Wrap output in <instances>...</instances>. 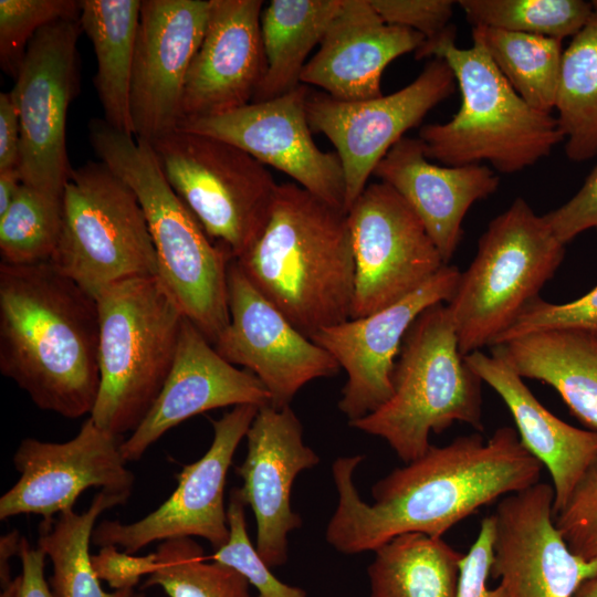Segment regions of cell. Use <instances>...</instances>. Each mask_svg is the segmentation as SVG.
<instances>
[{
	"label": "cell",
	"instance_id": "obj_1",
	"mask_svg": "<svg viewBox=\"0 0 597 597\" xmlns=\"http://www.w3.org/2000/svg\"><path fill=\"white\" fill-rule=\"evenodd\" d=\"M363 455L341 457L332 465L338 493L326 542L343 554L374 552L406 533L442 537L452 526L505 495L540 482L543 464L512 427L484 441L480 432L429 449L396 468L362 500L353 475Z\"/></svg>",
	"mask_w": 597,
	"mask_h": 597
},
{
	"label": "cell",
	"instance_id": "obj_2",
	"mask_svg": "<svg viewBox=\"0 0 597 597\" xmlns=\"http://www.w3.org/2000/svg\"><path fill=\"white\" fill-rule=\"evenodd\" d=\"M0 371L42 410L91 413L100 389L95 297L50 262H0Z\"/></svg>",
	"mask_w": 597,
	"mask_h": 597
},
{
	"label": "cell",
	"instance_id": "obj_3",
	"mask_svg": "<svg viewBox=\"0 0 597 597\" xmlns=\"http://www.w3.org/2000/svg\"><path fill=\"white\" fill-rule=\"evenodd\" d=\"M235 261L307 337L350 318L355 260L347 212L297 184L279 185L262 234Z\"/></svg>",
	"mask_w": 597,
	"mask_h": 597
},
{
	"label": "cell",
	"instance_id": "obj_4",
	"mask_svg": "<svg viewBox=\"0 0 597 597\" xmlns=\"http://www.w3.org/2000/svg\"><path fill=\"white\" fill-rule=\"evenodd\" d=\"M91 145L136 195L155 247L158 277L184 315L213 345L230 323L228 266L216 244L167 181L149 143L109 126L88 124Z\"/></svg>",
	"mask_w": 597,
	"mask_h": 597
},
{
	"label": "cell",
	"instance_id": "obj_5",
	"mask_svg": "<svg viewBox=\"0 0 597 597\" xmlns=\"http://www.w3.org/2000/svg\"><path fill=\"white\" fill-rule=\"evenodd\" d=\"M415 56L444 60L462 98L449 122L420 128L428 159L451 167L488 161L499 172L515 174L564 140L557 118L526 104L481 48L455 45L454 27L423 42Z\"/></svg>",
	"mask_w": 597,
	"mask_h": 597
},
{
	"label": "cell",
	"instance_id": "obj_6",
	"mask_svg": "<svg viewBox=\"0 0 597 597\" xmlns=\"http://www.w3.org/2000/svg\"><path fill=\"white\" fill-rule=\"evenodd\" d=\"M95 300L100 389L90 418L123 436L138 428L163 389L186 316L158 275L114 283Z\"/></svg>",
	"mask_w": 597,
	"mask_h": 597
},
{
	"label": "cell",
	"instance_id": "obj_7",
	"mask_svg": "<svg viewBox=\"0 0 597 597\" xmlns=\"http://www.w3.org/2000/svg\"><path fill=\"white\" fill-rule=\"evenodd\" d=\"M392 394L350 427L384 439L409 463L431 446V432L454 422L482 431L481 378L461 354L444 303L425 310L406 333L391 376Z\"/></svg>",
	"mask_w": 597,
	"mask_h": 597
},
{
	"label": "cell",
	"instance_id": "obj_8",
	"mask_svg": "<svg viewBox=\"0 0 597 597\" xmlns=\"http://www.w3.org/2000/svg\"><path fill=\"white\" fill-rule=\"evenodd\" d=\"M564 255L565 244L523 198L496 216L447 303L461 354L491 346L538 296Z\"/></svg>",
	"mask_w": 597,
	"mask_h": 597
},
{
	"label": "cell",
	"instance_id": "obj_9",
	"mask_svg": "<svg viewBox=\"0 0 597 597\" xmlns=\"http://www.w3.org/2000/svg\"><path fill=\"white\" fill-rule=\"evenodd\" d=\"M50 263L93 297L114 283L158 275L143 208L132 188L103 161L72 170Z\"/></svg>",
	"mask_w": 597,
	"mask_h": 597
},
{
	"label": "cell",
	"instance_id": "obj_10",
	"mask_svg": "<svg viewBox=\"0 0 597 597\" xmlns=\"http://www.w3.org/2000/svg\"><path fill=\"white\" fill-rule=\"evenodd\" d=\"M167 181L233 260L262 234L279 185L266 166L210 136L177 129L150 143Z\"/></svg>",
	"mask_w": 597,
	"mask_h": 597
},
{
	"label": "cell",
	"instance_id": "obj_11",
	"mask_svg": "<svg viewBox=\"0 0 597 597\" xmlns=\"http://www.w3.org/2000/svg\"><path fill=\"white\" fill-rule=\"evenodd\" d=\"M80 18L41 29L28 45L10 91L20 122L22 184L63 197L73 168L66 121L78 88Z\"/></svg>",
	"mask_w": 597,
	"mask_h": 597
},
{
	"label": "cell",
	"instance_id": "obj_12",
	"mask_svg": "<svg viewBox=\"0 0 597 597\" xmlns=\"http://www.w3.org/2000/svg\"><path fill=\"white\" fill-rule=\"evenodd\" d=\"M347 217L355 260L350 318L395 304L446 265L420 218L385 182L368 184Z\"/></svg>",
	"mask_w": 597,
	"mask_h": 597
},
{
	"label": "cell",
	"instance_id": "obj_13",
	"mask_svg": "<svg viewBox=\"0 0 597 597\" xmlns=\"http://www.w3.org/2000/svg\"><path fill=\"white\" fill-rule=\"evenodd\" d=\"M455 84L448 63L434 57L416 80L388 95L348 102L310 93L305 104L308 125L329 139L343 165L346 212L389 149L452 95Z\"/></svg>",
	"mask_w": 597,
	"mask_h": 597
},
{
	"label": "cell",
	"instance_id": "obj_14",
	"mask_svg": "<svg viewBox=\"0 0 597 597\" xmlns=\"http://www.w3.org/2000/svg\"><path fill=\"white\" fill-rule=\"evenodd\" d=\"M260 407L239 405L212 420L213 440L207 452L176 474L172 494L145 517L123 524L103 521L93 531L92 543L115 545L135 554L156 541L201 537L216 549L229 538L224 489L233 455Z\"/></svg>",
	"mask_w": 597,
	"mask_h": 597
},
{
	"label": "cell",
	"instance_id": "obj_15",
	"mask_svg": "<svg viewBox=\"0 0 597 597\" xmlns=\"http://www.w3.org/2000/svg\"><path fill=\"white\" fill-rule=\"evenodd\" d=\"M308 95L307 85L301 84L272 100L185 121L178 129L227 142L345 211L343 165L336 151H323L313 140L305 111Z\"/></svg>",
	"mask_w": 597,
	"mask_h": 597
},
{
	"label": "cell",
	"instance_id": "obj_16",
	"mask_svg": "<svg viewBox=\"0 0 597 597\" xmlns=\"http://www.w3.org/2000/svg\"><path fill=\"white\" fill-rule=\"evenodd\" d=\"M228 303L230 323L213 347L259 378L272 407L290 406L303 386L338 373L335 358L265 298L235 260L228 266Z\"/></svg>",
	"mask_w": 597,
	"mask_h": 597
},
{
	"label": "cell",
	"instance_id": "obj_17",
	"mask_svg": "<svg viewBox=\"0 0 597 597\" xmlns=\"http://www.w3.org/2000/svg\"><path fill=\"white\" fill-rule=\"evenodd\" d=\"M124 440L90 417L69 441L23 439L13 454L20 476L0 498V520L20 514L52 520L73 510L82 492L93 486L130 495L135 476L122 453Z\"/></svg>",
	"mask_w": 597,
	"mask_h": 597
},
{
	"label": "cell",
	"instance_id": "obj_18",
	"mask_svg": "<svg viewBox=\"0 0 597 597\" xmlns=\"http://www.w3.org/2000/svg\"><path fill=\"white\" fill-rule=\"evenodd\" d=\"M554 489L545 482L500 499L491 576L506 597H572L597 576V558L574 554L554 522Z\"/></svg>",
	"mask_w": 597,
	"mask_h": 597
},
{
	"label": "cell",
	"instance_id": "obj_19",
	"mask_svg": "<svg viewBox=\"0 0 597 597\" xmlns=\"http://www.w3.org/2000/svg\"><path fill=\"white\" fill-rule=\"evenodd\" d=\"M210 0H143L130 84L136 139L179 128L185 82L202 41Z\"/></svg>",
	"mask_w": 597,
	"mask_h": 597
},
{
	"label": "cell",
	"instance_id": "obj_20",
	"mask_svg": "<svg viewBox=\"0 0 597 597\" xmlns=\"http://www.w3.org/2000/svg\"><path fill=\"white\" fill-rule=\"evenodd\" d=\"M446 264L413 293L359 318L320 329L310 338L346 371L338 409L349 422L384 405L392 394L391 376L404 337L416 318L437 303H448L460 277Z\"/></svg>",
	"mask_w": 597,
	"mask_h": 597
},
{
	"label": "cell",
	"instance_id": "obj_21",
	"mask_svg": "<svg viewBox=\"0 0 597 597\" xmlns=\"http://www.w3.org/2000/svg\"><path fill=\"white\" fill-rule=\"evenodd\" d=\"M248 451L235 467L242 480L240 496L256 521L255 548L270 568L289 557V534L302 526L292 510L291 491L296 476L320 462L303 441V427L290 406L260 407L248 432Z\"/></svg>",
	"mask_w": 597,
	"mask_h": 597
},
{
	"label": "cell",
	"instance_id": "obj_22",
	"mask_svg": "<svg viewBox=\"0 0 597 597\" xmlns=\"http://www.w3.org/2000/svg\"><path fill=\"white\" fill-rule=\"evenodd\" d=\"M262 11L261 0H210L205 34L185 82L181 123L253 101L266 67Z\"/></svg>",
	"mask_w": 597,
	"mask_h": 597
},
{
	"label": "cell",
	"instance_id": "obj_23",
	"mask_svg": "<svg viewBox=\"0 0 597 597\" xmlns=\"http://www.w3.org/2000/svg\"><path fill=\"white\" fill-rule=\"evenodd\" d=\"M270 405V394L249 370L226 360L187 317L175 360L145 419L122 443L126 462L139 460L169 429L211 409Z\"/></svg>",
	"mask_w": 597,
	"mask_h": 597
},
{
	"label": "cell",
	"instance_id": "obj_24",
	"mask_svg": "<svg viewBox=\"0 0 597 597\" xmlns=\"http://www.w3.org/2000/svg\"><path fill=\"white\" fill-rule=\"evenodd\" d=\"M423 42L417 31L386 23L370 0H343L304 66L301 83L341 101L376 98L383 95L381 75L388 64Z\"/></svg>",
	"mask_w": 597,
	"mask_h": 597
},
{
	"label": "cell",
	"instance_id": "obj_25",
	"mask_svg": "<svg viewBox=\"0 0 597 597\" xmlns=\"http://www.w3.org/2000/svg\"><path fill=\"white\" fill-rule=\"evenodd\" d=\"M394 188L422 221L449 264L462 238V222L471 206L494 193L500 178L482 164L439 166L429 161L421 140L402 137L374 170Z\"/></svg>",
	"mask_w": 597,
	"mask_h": 597
},
{
	"label": "cell",
	"instance_id": "obj_26",
	"mask_svg": "<svg viewBox=\"0 0 597 597\" xmlns=\"http://www.w3.org/2000/svg\"><path fill=\"white\" fill-rule=\"evenodd\" d=\"M464 359L505 402L521 442L548 470L555 515L597 458V431L576 428L553 415L498 354L475 350Z\"/></svg>",
	"mask_w": 597,
	"mask_h": 597
},
{
	"label": "cell",
	"instance_id": "obj_27",
	"mask_svg": "<svg viewBox=\"0 0 597 597\" xmlns=\"http://www.w3.org/2000/svg\"><path fill=\"white\" fill-rule=\"evenodd\" d=\"M491 352L504 358L522 378L552 386L570 412L597 431V335L551 331L525 335Z\"/></svg>",
	"mask_w": 597,
	"mask_h": 597
},
{
	"label": "cell",
	"instance_id": "obj_28",
	"mask_svg": "<svg viewBox=\"0 0 597 597\" xmlns=\"http://www.w3.org/2000/svg\"><path fill=\"white\" fill-rule=\"evenodd\" d=\"M140 0H83L80 25L96 56L94 87L103 119L133 136L130 84Z\"/></svg>",
	"mask_w": 597,
	"mask_h": 597
},
{
	"label": "cell",
	"instance_id": "obj_29",
	"mask_svg": "<svg viewBox=\"0 0 597 597\" xmlns=\"http://www.w3.org/2000/svg\"><path fill=\"white\" fill-rule=\"evenodd\" d=\"M342 4L343 0H272L263 8L261 33L266 67L252 102L279 97L302 84L307 56Z\"/></svg>",
	"mask_w": 597,
	"mask_h": 597
},
{
	"label": "cell",
	"instance_id": "obj_30",
	"mask_svg": "<svg viewBox=\"0 0 597 597\" xmlns=\"http://www.w3.org/2000/svg\"><path fill=\"white\" fill-rule=\"evenodd\" d=\"M370 597H455L464 556L422 533L398 535L374 551Z\"/></svg>",
	"mask_w": 597,
	"mask_h": 597
},
{
	"label": "cell",
	"instance_id": "obj_31",
	"mask_svg": "<svg viewBox=\"0 0 597 597\" xmlns=\"http://www.w3.org/2000/svg\"><path fill=\"white\" fill-rule=\"evenodd\" d=\"M128 498L129 494L102 490L83 513L71 510L42 521L38 547L52 563L50 587L55 597H133L135 589L105 591L93 570L90 554L98 516L108 509L126 503Z\"/></svg>",
	"mask_w": 597,
	"mask_h": 597
},
{
	"label": "cell",
	"instance_id": "obj_32",
	"mask_svg": "<svg viewBox=\"0 0 597 597\" xmlns=\"http://www.w3.org/2000/svg\"><path fill=\"white\" fill-rule=\"evenodd\" d=\"M584 28L564 49L555 109L565 154L579 163L597 155V0Z\"/></svg>",
	"mask_w": 597,
	"mask_h": 597
},
{
	"label": "cell",
	"instance_id": "obj_33",
	"mask_svg": "<svg viewBox=\"0 0 597 597\" xmlns=\"http://www.w3.org/2000/svg\"><path fill=\"white\" fill-rule=\"evenodd\" d=\"M472 40L526 104L552 113L561 75L563 40L483 25L472 27Z\"/></svg>",
	"mask_w": 597,
	"mask_h": 597
},
{
	"label": "cell",
	"instance_id": "obj_34",
	"mask_svg": "<svg viewBox=\"0 0 597 597\" xmlns=\"http://www.w3.org/2000/svg\"><path fill=\"white\" fill-rule=\"evenodd\" d=\"M156 554L157 566L144 587L158 586L169 597H254L240 573L208 561L191 537L164 541Z\"/></svg>",
	"mask_w": 597,
	"mask_h": 597
},
{
	"label": "cell",
	"instance_id": "obj_35",
	"mask_svg": "<svg viewBox=\"0 0 597 597\" xmlns=\"http://www.w3.org/2000/svg\"><path fill=\"white\" fill-rule=\"evenodd\" d=\"M63 224V197L22 184L0 217L1 262L30 265L50 262Z\"/></svg>",
	"mask_w": 597,
	"mask_h": 597
},
{
	"label": "cell",
	"instance_id": "obj_36",
	"mask_svg": "<svg viewBox=\"0 0 597 597\" xmlns=\"http://www.w3.org/2000/svg\"><path fill=\"white\" fill-rule=\"evenodd\" d=\"M472 27L483 25L564 40L576 35L591 15L584 0H460Z\"/></svg>",
	"mask_w": 597,
	"mask_h": 597
},
{
	"label": "cell",
	"instance_id": "obj_37",
	"mask_svg": "<svg viewBox=\"0 0 597 597\" xmlns=\"http://www.w3.org/2000/svg\"><path fill=\"white\" fill-rule=\"evenodd\" d=\"M81 1L75 0H0V65L17 77L27 49L44 27L78 19Z\"/></svg>",
	"mask_w": 597,
	"mask_h": 597
},
{
	"label": "cell",
	"instance_id": "obj_38",
	"mask_svg": "<svg viewBox=\"0 0 597 597\" xmlns=\"http://www.w3.org/2000/svg\"><path fill=\"white\" fill-rule=\"evenodd\" d=\"M244 507L239 489L232 488L227 505L229 538L207 559L240 573L258 590V597H307L304 589L277 579L259 555L248 535Z\"/></svg>",
	"mask_w": 597,
	"mask_h": 597
},
{
	"label": "cell",
	"instance_id": "obj_39",
	"mask_svg": "<svg viewBox=\"0 0 597 597\" xmlns=\"http://www.w3.org/2000/svg\"><path fill=\"white\" fill-rule=\"evenodd\" d=\"M551 331H577L597 335V286L582 297L564 304L535 297L491 346Z\"/></svg>",
	"mask_w": 597,
	"mask_h": 597
},
{
	"label": "cell",
	"instance_id": "obj_40",
	"mask_svg": "<svg viewBox=\"0 0 597 597\" xmlns=\"http://www.w3.org/2000/svg\"><path fill=\"white\" fill-rule=\"evenodd\" d=\"M554 522L574 554L588 561L597 558V458L554 515Z\"/></svg>",
	"mask_w": 597,
	"mask_h": 597
},
{
	"label": "cell",
	"instance_id": "obj_41",
	"mask_svg": "<svg viewBox=\"0 0 597 597\" xmlns=\"http://www.w3.org/2000/svg\"><path fill=\"white\" fill-rule=\"evenodd\" d=\"M381 19L392 25L408 28L432 42L448 32L457 2L450 0H370Z\"/></svg>",
	"mask_w": 597,
	"mask_h": 597
},
{
	"label": "cell",
	"instance_id": "obj_42",
	"mask_svg": "<svg viewBox=\"0 0 597 597\" xmlns=\"http://www.w3.org/2000/svg\"><path fill=\"white\" fill-rule=\"evenodd\" d=\"M494 517L482 519L478 536L464 554L460 564V576L455 597H506L502 586L490 588L493 556Z\"/></svg>",
	"mask_w": 597,
	"mask_h": 597
},
{
	"label": "cell",
	"instance_id": "obj_43",
	"mask_svg": "<svg viewBox=\"0 0 597 597\" xmlns=\"http://www.w3.org/2000/svg\"><path fill=\"white\" fill-rule=\"evenodd\" d=\"M543 218L563 244L588 229L597 228V165L572 199Z\"/></svg>",
	"mask_w": 597,
	"mask_h": 597
},
{
	"label": "cell",
	"instance_id": "obj_44",
	"mask_svg": "<svg viewBox=\"0 0 597 597\" xmlns=\"http://www.w3.org/2000/svg\"><path fill=\"white\" fill-rule=\"evenodd\" d=\"M92 566L100 580H105L115 590L135 589L143 576H148L157 566L156 552L146 556L118 551L106 545L92 555Z\"/></svg>",
	"mask_w": 597,
	"mask_h": 597
},
{
	"label": "cell",
	"instance_id": "obj_45",
	"mask_svg": "<svg viewBox=\"0 0 597 597\" xmlns=\"http://www.w3.org/2000/svg\"><path fill=\"white\" fill-rule=\"evenodd\" d=\"M18 557L21 573L2 586L0 597H55L44 576L45 553L21 536Z\"/></svg>",
	"mask_w": 597,
	"mask_h": 597
},
{
	"label": "cell",
	"instance_id": "obj_46",
	"mask_svg": "<svg viewBox=\"0 0 597 597\" xmlns=\"http://www.w3.org/2000/svg\"><path fill=\"white\" fill-rule=\"evenodd\" d=\"M20 122L10 92L0 94V171L18 168Z\"/></svg>",
	"mask_w": 597,
	"mask_h": 597
},
{
	"label": "cell",
	"instance_id": "obj_47",
	"mask_svg": "<svg viewBox=\"0 0 597 597\" xmlns=\"http://www.w3.org/2000/svg\"><path fill=\"white\" fill-rule=\"evenodd\" d=\"M21 535L18 531H12L0 540V579L1 587L12 580L9 568V559L18 556Z\"/></svg>",
	"mask_w": 597,
	"mask_h": 597
},
{
	"label": "cell",
	"instance_id": "obj_48",
	"mask_svg": "<svg viewBox=\"0 0 597 597\" xmlns=\"http://www.w3.org/2000/svg\"><path fill=\"white\" fill-rule=\"evenodd\" d=\"M21 185L22 179L18 168L0 171V217L12 203Z\"/></svg>",
	"mask_w": 597,
	"mask_h": 597
},
{
	"label": "cell",
	"instance_id": "obj_49",
	"mask_svg": "<svg viewBox=\"0 0 597 597\" xmlns=\"http://www.w3.org/2000/svg\"><path fill=\"white\" fill-rule=\"evenodd\" d=\"M572 597H597V576L583 582Z\"/></svg>",
	"mask_w": 597,
	"mask_h": 597
},
{
	"label": "cell",
	"instance_id": "obj_50",
	"mask_svg": "<svg viewBox=\"0 0 597 597\" xmlns=\"http://www.w3.org/2000/svg\"><path fill=\"white\" fill-rule=\"evenodd\" d=\"M133 597H146L143 593L135 591Z\"/></svg>",
	"mask_w": 597,
	"mask_h": 597
}]
</instances>
